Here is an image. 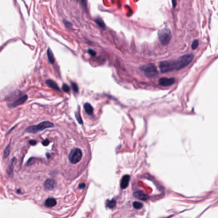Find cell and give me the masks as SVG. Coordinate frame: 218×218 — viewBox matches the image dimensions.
Masks as SVG:
<instances>
[{
	"label": "cell",
	"mask_w": 218,
	"mask_h": 218,
	"mask_svg": "<svg viewBox=\"0 0 218 218\" xmlns=\"http://www.w3.org/2000/svg\"><path fill=\"white\" fill-rule=\"evenodd\" d=\"M193 54H188L182 56L177 60L163 61L159 63V69L162 73H167L173 70H179L188 66L192 61Z\"/></svg>",
	"instance_id": "1"
},
{
	"label": "cell",
	"mask_w": 218,
	"mask_h": 218,
	"mask_svg": "<svg viewBox=\"0 0 218 218\" xmlns=\"http://www.w3.org/2000/svg\"><path fill=\"white\" fill-rule=\"evenodd\" d=\"M54 127V124L50 122H43L37 125H32L26 129V131L29 133H36L38 131H43L45 129L50 128Z\"/></svg>",
	"instance_id": "2"
},
{
	"label": "cell",
	"mask_w": 218,
	"mask_h": 218,
	"mask_svg": "<svg viewBox=\"0 0 218 218\" xmlns=\"http://www.w3.org/2000/svg\"><path fill=\"white\" fill-rule=\"evenodd\" d=\"M158 39L163 45H167L172 39V33L169 29L163 28L158 31Z\"/></svg>",
	"instance_id": "3"
},
{
	"label": "cell",
	"mask_w": 218,
	"mask_h": 218,
	"mask_svg": "<svg viewBox=\"0 0 218 218\" xmlns=\"http://www.w3.org/2000/svg\"><path fill=\"white\" fill-rule=\"evenodd\" d=\"M140 70L144 72L145 75L149 77L152 78L158 75V72L156 69V67L152 63H149L147 65H144L140 67Z\"/></svg>",
	"instance_id": "4"
},
{
	"label": "cell",
	"mask_w": 218,
	"mask_h": 218,
	"mask_svg": "<svg viewBox=\"0 0 218 218\" xmlns=\"http://www.w3.org/2000/svg\"><path fill=\"white\" fill-rule=\"evenodd\" d=\"M68 157L71 163L76 164V163L80 162L82 157H83V152L79 149H74L70 152Z\"/></svg>",
	"instance_id": "5"
},
{
	"label": "cell",
	"mask_w": 218,
	"mask_h": 218,
	"mask_svg": "<svg viewBox=\"0 0 218 218\" xmlns=\"http://www.w3.org/2000/svg\"><path fill=\"white\" fill-rule=\"evenodd\" d=\"M176 82V79L173 78H162L159 80V84L163 86H168L174 84Z\"/></svg>",
	"instance_id": "6"
},
{
	"label": "cell",
	"mask_w": 218,
	"mask_h": 218,
	"mask_svg": "<svg viewBox=\"0 0 218 218\" xmlns=\"http://www.w3.org/2000/svg\"><path fill=\"white\" fill-rule=\"evenodd\" d=\"M133 196L140 200H147L149 199V196L142 191H137L134 192Z\"/></svg>",
	"instance_id": "7"
},
{
	"label": "cell",
	"mask_w": 218,
	"mask_h": 218,
	"mask_svg": "<svg viewBox=\"0 0 218 218\" xmlns=\"http://www.w3.org/2000/svg\"><path fill=\"white\" fill-rule=\"evenodd\" d=\"M56 186V182L52 179H47L45 182L44 186L48 190H52Z\"/></svg>",
	"instance_id": "8"
},
{
	"label": "cell",
	"mask_w": 218,
	"mask_h": 218,
	"mask_svg": "<svg viewBox=\"0 0 218 218\" xmlns=\"http://www.w3.org/2000/svg\"><path fill=\"white\" fill-rule=\"evenodd\" d=\"M130 180V175H126L123 176V178L121 180V187L123 189H126L127 187L128 186Z\"/></svg>",
	"instance_id": "9"
},
{
	"label": "cell",
	"mask_w": 218,
	"mask_h": 218,
	"mask_svg": "<svg viewBox=\"0 0 218 218\" xmlns=\"http://www.w3.org/2000/svg\"><path fill=\"white\" fill-rule=\"evenodd\" d=\"M27 99H28V96H27L26 95H24L22 97L17 99L16 101L13 103L12 106L14 107H16V106H19V105H21L27 101Z\"/></svg>",
	"instance_id": "10"
},
{
	"label": "cell",
	"mask_w": 218,
	"mask_h": 218,
	"mask_svg": "<svg viewBox=\"0 0 218 218\" xmlns=\"http://www.w3.org/2000/svg\"><path fill=\"white\" fill-rule=\"evenodd\" d=\"M16 162H17V159L16 158H13L11 161H10V165H9L8 166V170H7V172H8V174L9 175H12V174H13V171H14V168L15 167V165L16 164Z\"/></svg>",
	"instance_id": "11"
},
{
	"label": "cell",
	"mask_w": 218,
	"mask_h": 218,
	"mask_svg": "<svg viewBox=\"0 0 218 218\" xmlns=\"http://www.w3.org/2000/svg\"><path fill=\"white\" fill-rule=\"evenodd\" d=\"M57 203L56 200L53 198H49L46 199V201L45 202V205L47 207H53L55 206Z\"/></svg>",
	"instance_id": "12"
},
{
	"label": "cell",
	"mask_w": 218,
	"mask_h": 218,
	"mask_svg": "<svg viewBox=\"0 0 218 218\" xmlns=\"http://www.w3.org/2000/svg\"><path fill=\"white\" fill-rule=\"evenodd\" d=\"M46 84L50 87L51 88L55 90L56 91H60V89L58 86V85H57V83L55 82V81H54L51 79H48L46 81Z\"/></svg>",
	"instance_id": "13"
},
{
	"label": "cell",
	"mask_w": 218,
	"mask_h": 218,
	"mask_svg": "<svg viewBox=\"0 0 218 218\" xmlns=\"http://www.w3.org/2000/svg\"><path fill=\"white\" fill-rule=\"evenodd\" d=\"M84 110H85L87 114H88L89 115H93L94 110H93V107H92L91 105L89 103H86L84 104Z\"/></svg>",
	"instance_id": "14"
},
{
	"label": "cell",
	"mask_w": 218,
	"mask_h": 218,
	"mask_svg": "<svg viewBox=\"0 0 218 218\" xmlns=\"http://www.w3.org/2000/svg\"><path fill=\"white\" fill-rule=\"evenodd\" d=\"M96 23L98 24V26L99 27V28H101L102 29H105V24L104 23V21L101 19L100 17H96L95 18V19Z\"/></svg>",
	"instance_id": "15"
},
{
	"label": "cell",
	"mask_w": 218,
	"mask_h": 218,
	"mask_svg": "<svg viewBox=\"0 0 218 218\" xmlns=\"http://www.w3.org/2000/svg\"><path fill=\"white\" fill-rule=\"evenodd\" d=\"M47 57H48V60H49V61L50 62V63L53 64L54 61H55V58H54V54L50 48H49L47 50Z\"/></svg>",
	"instance_id": "16"
},
{
	"label": "cell",
	"mask_w": 218,
	"mask_h": 218,
	"mask_svg": "<svg viewBox=\"0 0 218 218\" xmlns=\"http://www.w3.org/2000/svg\"><path fill=\"white\" fill-rule=\"evenodd\" d=\"M107 207L109 208H113L116 205V202L115 199H111V200H107L106 203Z\"/></svg>",
	"instance_id": "17"
},
{
	"label": "cell",
	"mask_w": 218,
	"mask_h": 218,
	"mask_svg": "<svg viewBox=\"0 0 218 218\" xmlns=\"http://www.w3.org/2000/svg\"><path fill=\"white\" fill-rule=\"evenodd\" d=\"M78 2L80 3L81 6L83 7L84 10H87V0H77Z\"/></svg>",
	"instance_id": "18"
},
{
	"label": "cell",
	"mask_w": 218,
	"mask_h": 218,
	"mask_svg": "<svg viewBox=\"0 0 218 218\" xmlns=\"http://www.w3.org/2000/svg\"><path fill=\"white\" fill-rule=\"evenodd\" d=\"M10 145H8L4 150V153H3L4 158H6L8 156L9 153H10Z\"/></svg>",
	"instance_id": "19"
},
{
	"label": "cell",
	"mask_w": 218,
	"mask_h": 218,
	"mask_svg": "<svg viewBox=\"0 0 218 218\" xmlns=\"http://www.w3.org/2000/svg\"><path fill=\"white\" fill-rule=\"evenodd\" d=\"M133 206L136 209H140V208H142L143 204L142 203L138 202H134L133 203Z\"/></svg>",
	"instance_id": "20"
},
{
	"label": "cell",
	"mask_w": 218,
	"mask_h": 218,
	"mask_svg": "<svg viewBox=\"0 0 218 218\" xmlns=\"http://www.w3.org/2000/svg\"><path fill=\"white\" fill-rule=\"evenodd\" d=\"M198 44H199V42L198 40H195L193 41V42L192 43V48L193 49H196L197 48V47L198 46Z\"/></svg>",
	"instance_id": "21"
},
{
	"label": "cell",
	"mask_w": 218,
	"mask_h": 218,
	"mask_svg": "<svg viewBox=\"0 0 218 218\" xmlns=\"http://www.w3.org/2000/svg\"><path fill=\"white\" fill-rule=\"evenodd\" d=\"M71 86H72L73 89H74V92H78L79 88H78L77 85L75 83H71Z\"/></svg>",
	"instance_id": "22"
},
{
	"label": "cell",
	"mask_w": 218,
	"mask_h": 218,
	"mask_svg": "<svg viewBox=\"0 0 218 218\" xmlns=\"http://www.w3.org/2000/svg\"><path fill=\"white\" fill-rule=\"evenodd\" d=\"M63 90L65 92H70V87L67 85L64 84L63 85Z\"/></svg>",
	"instance_id": "23"
},
{
	"label": "cell",
	"mask_w": 218,
	"mask_h": 218,
	"mask_svg": "<svg viewBox=\"0 0 218 218\" xmlns=\"http://www.w3.org/2000/svg\"><path fill=\"white\" fill-rule=\"evenodd\" d=\"M88 52H89V54H90V55L92 56V57H95L96 55V52L94 50H93L91 49H88Z\"/></svg>",
	"instance_id": "24"
},
{
	"label": "cell",
	"mask_w": 218,
	"mask_h": 218,
	"mask_svg": "<svg viewBox=\"0 0 218 218\" xmlns=\"http://www.w3.org/2000/svg\"><path fill=\"white\" fill-rule=\"evenodd\" d=\"M49 141L48 140H44L43 142H42V145H43V146H47V145H49Z\"/></svg>",
	"instance_id": "25"
},
{
	"label": "cell",
	"mask_w": 218,
	"mask_h": 218,
	"mask_svg": "<svg viewBox=\"0 0 218 218\" xmlns=\"http://www.w3.org/2000/svg\"><path fill=\"white\" fill-rule=\"evenodd\" d=\"M36 143H37V142H36L35 140H30V144L31 145H35Z\"/></svg>",
	"instance_id": "26"
},
{
	"label": "cell",
	"mask_w": 218,
	"mask_h": 218,
	"mask_svg": "<svg viewBox=\"0 0 218 218\" xmlns=\"http://www.w3.org/2000/svg\"><path fill=\"white\" fill-rule=\"evenodd\" d=\"M65 24L67 27H71V24L68 21H65Z\"/></svg>",
	"instance_id": "27"
},
{
	"label": "cell",
	"mask_w": 218,
	"mask_h": 218,
	"mask_svg": "<svg viewBox=\"0 0 218 218\" xmlns=\"http://www.w3.org/2000/svg\"><path fill=\"white\" fill-rule=\"evenodd\" d=\"M172 5H173V7L175 8L176 6V5H177L176 0H172Z\"/></svg>",
	"instance_id": "28"
},
{
	"label": "cell",
	"mask_w": 218,
	"mask_h": 218,
	"mask_svg": "<svg viewBox=\"0 0 218 218\" xmlns=\"http://www.w3.org/2000/svg\"><path fill=\"white\" fill-rule=\"evenodd\" d=\"M85 186H86V185H85V184H84V183H83V184H80L79 185V188L80 189H84V187H85Z\"/></svg>",
	"instance_id": "29"
}]
</instances>
